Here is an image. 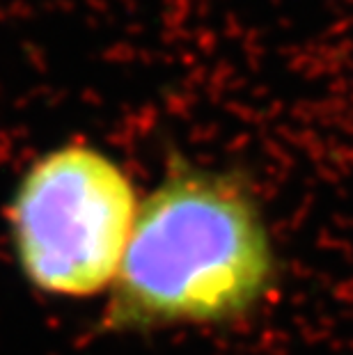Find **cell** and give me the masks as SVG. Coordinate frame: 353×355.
Instances as JSON below:
<instances>
[{"mask_svg":"<svg viewBox=\"0 0 353 355\" xmlns=\"http://www.w3.org/2000/svg\"><path fill=\"white\" fill-rule=\"evenodd\" d=\"M280 275L248 177L172 158L138 204L101 323L110 332L230 326L257 312Z\"/></svg>","mask_w":353,"mask_h":355,"instance_id":"6da1fadb","label":"cell"},{"mask_svg":"<svg viewBox=\"0 0 353 355\" xmlns=\"http://www.w3.org/2000/svg\"><path fill=\"white\" fill-rule=\"evenodd\" d=\"M138 204L131 177L106 152L85 142L51 149L24 172L7 209L21 273L49 296L108 291Z\"/></svg>","mask_w":353,"mask_h":355,"instance_id":"7a4b0ae2","label":"cell"}]
</instances>
